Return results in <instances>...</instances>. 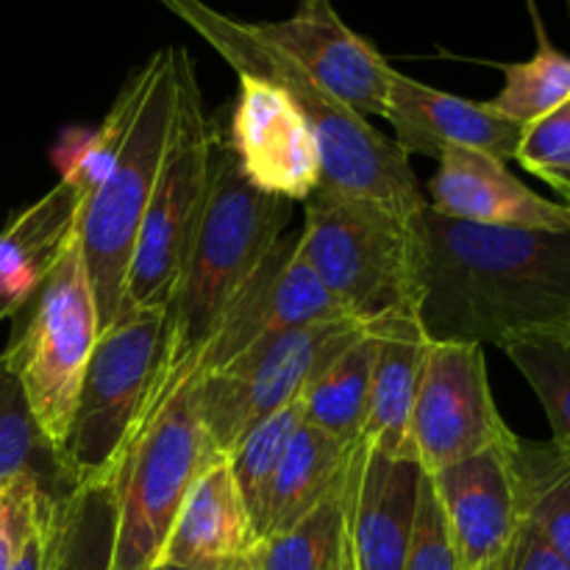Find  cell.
Returning a JSON list of instances; mask_svg holds the SVG:
<instances>
[{"instance_id":"cell-23","label":"cell","mask_w":570,"mask_h":570,"mask_svg":"<svg viewBox=\"0 0 570 570\" xmlns=\"http://www.w3.org/2000/svg\"><path fill=\"white\" fill-rule=\"evenodd\" d=\"M37 482L53 499L78 490L65 451L42 432L20 379L0 356V484Z\"/></svg>"},{"instance_id":"cell-15","label":"cell","mask_w":570,"mask_h":570,"mask_svg":"<svg viewBox=\"0 0 570 570\" xmlns=\"http://www.w3.org/2000/svg\"><path fill=\"white\" fill-rule=\"evenodd\" d=\"M423 471L404 456L360 443L343 484L345 543L354 570H404L417 515Z\"/></svg>"},{"instance_id":"cell-40","label":"cell","mask_w":570,"mask_h":570,"mask_svg":"<svg viewBox=\"0 0 570 570\" xmlns=\"http://www.w3.org/2000/svg\"><path fill=\"white\" fill-rule=\"evenodd\" d=\"M568 6H570V0H568Z\"/></svg>"},{"instance_id":"cell-36","label":"cell","mask_w":570,"mask_h":570,"mask_svg":"<svg viewBox=\"0 0 570 570\" xmlns=\"http://www.w3.org/2000/svg\"><path fill=\"white\" fill-rule=\"evenodd\" d=\"M17 309H20V304H17V301L3 298V295H0V321H6V317H14Z\"/></svg>"},{"instance_id":"cell-8","label":"cell","mask_w":570,"mask_h":570,"mask_svg":"<svg viewBox=\"0 0 570 570\" xmlns=\"http://www.w3.org/2000/svg\"><path fill=\"white\" fill-rule=\"evenodd\" d=\"M14 317V332L0 356L20 379L42 432L65 451L83 371L100 334L78 237Z\"/></svg>"},{"instance_id":"cell-38","label":"cell","mask_w":570,"mask_h":570,"mask_svg":"<svg viewBox=\"0 0 570 570\" xmlns=\"http://www.w3.org/2000/svg\"><path fill=\"white\" fill-rule=\"evenodd\" d=\"M154 570H184V568H173V566H159V568H154Z\"/></svg>"},{"instance_id":"cell-29","label":"cell","mask_w":570,"mask_h":570,"mask_svg":"<svg viewBox=\"0 0 570 570\" xmlns=\"http://www.w3.org/2000/svg\"><path fill=\"white\" fill-rule=\"evenodd\" d=\"M504 87L490 100L495 111L529 126L570 98V56L560 53L538 26V53L504 65Z\"/></svg>"},{"instance_id":"cell-33","label":"cell","mask_w":570,"mask_h":570,"mask_svg":"<svg viewBox=\"0 0 570 570\" xmlns=\"http://www.w3.org/2000/svg\"><path fill=\"white\" fill-rule=\"evenodd\" d=\"M404 570H460L454 543H451L449 527H445L443 507H440L434 484L426 473H423L421 490H417V515Z\"/></svg>"},{"instance_id":"cell-12","label":"cell","mask_w":570,"mask_h":570,"mask_svg":"<svg viewBox=\"0 0 570 570\" xmlns=\"http://www.w3.org/2000/svg\"><path fill=\"white\" fill-rule=\"evenodd\" d=\"M340 317H345V312L306 262L298 232H287L220 317L195 356L189 376L200 382L295 328Z\"/></svg>"},{"instance_id":"cell-22","label":"cell","mask_w":570,"mask_h":570,"mask_svg":"<svg viewBox=\"0 0 570 570\" xmlns=\"http://www.w3.org/2000/svg\"><path fill=\"white\" fill-rule=\"evenodd\" d=\"M351 451L354 449L304 423L289 440L276 476L267 488L265 504L254 527L256 540L287 532L309 512L326 504L332 495H337L345 484Z\"/></svg>"},{"instance_id":"cell-14","label":"cell","mask_w":570,"mask_h":570,"mask_svg":"<svg viewBox=\"0 0 570 570\" xmlns=\"http://www.w3.org/2000/svg\"><path fill=\"white\" fill-rule=\"evenodd\" d=\"M254 28L345 109L365 120L384 117L393 67L340 20L328 0H304L289 20L254 22Z\"/></svg>"},{"instance_id":"cell-3","label":"cell","mask_w":570,"mask_h":570,"mask_svg":"<svg viewBox=\"0 0 570 570\" xmlns=\"http://www.w3.org/2000/svg\"><path fill=\"white\" fill-rule=\"evenodd\" d=\"M178 20L200 33L237 72L262 78L293 98L304 111L321 145L323 187L379 200L404 217H421L426 198L417 184L410 156L384 137L365 117L345 109L340 100L323 92L306 70L287 53L273 48L256 33L254 22H239L220 14L204 0H159Z\"/></svg>"},{"instance_id":"cell-24","label":"cell","mask_w":570,"mask_h":570,"mask_svg":"<svg viewBox=\"0 0 570 570\" xmlns=\"http://www.w3.org/2000/svg\"><path fill=\"white\" fill-rule=\"evenodd\" d=\"M376 351V332L365 328V334L351 343L301 395L306 423L348 449H354L365 432Z\"/></svg>"},{"instance_id":"cell-4","label":"cell","mask_w":570,"mask_h":570,"mask_svg":"<svg viewBox=\"0 0 570 570\" xmlns=\"http://www.w3.org/2000/svg\"><path fill=\"white\" fill-rule=\"evenodd\" d=\"M301 248L345 317L373 326L421 306V217L379 200L317 187L304 200Z\"/></svg>"},{"instance_id":"cell-27","label":"cell","mask_w":570,"mask_h":570,"mask_svg":"<svg viewBox=\"0 0 570 570\" xmlns=\"http://www.w3.org/2000/svg\"><path fill=\"white\" fill-rule=\"evenodd\" d=\"M139 89H142V76L137 70L122 83L109 115L104 117V122L95 131H67L56 145L53 161L61 173V181L70 184L81 195V204L104 184L111 165L117 161L122 139H126L128 126H131L134 111H137Z\"/></svg>"},{"instance_id":"cell-25","label":"cell","mask_w":570,"mask_h":570,"mask_svg":"<svg viewBox=\"0 0 570 570\" xmlns=\"http://www.w3.org/2000/svg\"><path fill=\"white\" fill-rule=\"evenodd\" d=\"M518 521L529 523L570 566V460L554 443L512 440Z\"/></svg>"},{"instance_id":"cell-9","label":"cell","mask_w":570,"mask_h":570,"mask_svg":"<svg viewBox=\"0 0 570 570\" xmlns=\"http://www.w3.org/2000/svg\"><path fill=\"white\" fill-rule=\"evenodd\" d=\"M165 312L120 309L100 328L78 390L65 460L78 488L104 484L142 421L159 373Z\"/></svg>"},{"instance_id":"cell-2","label":"cell","mask_w":570,"mask_h":570,"mask_svg":"<svg viewBox=\"0 0 570 570\" xmlns=\"http://www.w3.org/2000/svg\"><path fill=\"white\" fill-rule=\"evenodd\" d=\"M293 206V200L256 189L226 139L217 142L209 200L187 267L165 309V343L148 406L159 404L189 376L195 356L220 317L254 278L273 245L289 232Z\"/></svg>"},{"instance_id":"cell-26","label":"cell","mask_w":570,"mask_h":570,"mask_svg":"<svg viewBox=\"0 0 570 570\" xmlns=\"http://www.w3.org/2000/svg\"><path fill=\"white\" fill-rule=\"evenodd\" d=\"M343 490L287 532L256 540L250 570H337L345 560Z\"/></svg>"},{"instance_id":"cell-1","label":"cell","mask_w":570,"mask_h":570,"mask_svg":"<svg viewBox=\"0 0 570 570\" xmlns=\"http://www.w3.org/2000/svg\"><path fill=\"white\" fill-rule=\"evenodd\" d=\"M421 317L429 340L504 345L570 337V232L493 228L423 209Z\"/></svg>"},{"instance_id":"cell-31","label":"cell","mask_w":570,"mask_h":570,"mask_svg":"<svg viewBox=\"0 0 570 570\" xmlns=\"http://www.w3.org/2000/svg\"><path fill=\"white\" fill-rule=\"evenodd\" d=\"M515 159L570 200V98L523 126Z\"/></svg>"},{"instance_id":"cell-20","label":"cell","mask_w":570,"mask_h":570,"mask_svg":"<svg viewBox=\"0 0 570 570\" xmlns=\"http://www.w3.org/2000/svg\"><path fill=\"white\" fill-rule=\"evenodd\" d=\"M376 332L379 351L371 382V410H367L362 443L387 456H406V429L415 404L417 379L429 351V334L417 315H393L367 326Z\"/></svg>"},{"instance_id":"cell-16","label":"cell","mask_w":570,"mask_h":570,"mask_svg":"<svg viewBox=\"0 0 570 570\" xmlns=\"http://www.w3.org/2000/svg\"><path fill=\"white\" fill-rule=\"evenodd\" d=\"M384 120L393 126L395 145L410 154L440 159L449 150H479L507 161L515 159L523 126L493 106L443 92L393 70Z\"/></svg>"},{"instance_id":"cell-7","label":"cell","mask_w":570,"mask_h":570,"mask_svg":"<svg viewBox=\"0 0 570 570\" xmlns=\"http://www.w3.org/2000/svg\"><path fill=\"white\" fill-rule=\"evenodd\" d=\"M217 142L220 134L204 111L195 65L187 50H181L170 137L148 209L139 223L120 309L165 312L170 304L209 200Z\"/></svg>"},{"instance_id":"cell-13","label":"cell","mask_w":570,"mask_h":570,"mask_svg":"<svg viewBox=\"0 0 570 570\" xmlns=\"http://www.w3.org/2000/svg\"><path fill=\"white\" fill-rule=\"evenodd\" d=\"M237 76L239 95L228 148L245 178L276 198L309 200L323 181L321 145L309 120L278 87L248 72Z\"/></svg>"},{"instance_id":"cell-34","label":"cell","mask_w":570,"mask_h":570,"mask_svg":"<svg viewBox=\"0 0 570 570\" xmlns=\"http://www.w3.org/2000/svg\"><path fill=\"white\" fill-rule=\"evenodd\" d=\"M493 570H570V566L529 523L518 521L515 532Z\"/></svg>"},{"instance_id":"cell-30","label":"cell","mask_w":570,"mask_h":570,"mask_svg":"<svg viewBox=\"0 0 570 570\" xmlns=\"http://www.w3.org/2000/svg\"><path fill=\"white\" fill-rule=\"evenodd\" d=\"M304 423V399H298L293 401V404L282 406L278 412H273V415H267L262 423H256V426L234 445L232 454L226 456L254 527L256 518H259L262 512V504H265L267 488H271L273 476H276L278 462H282L293 434L298 432Z\"/></svg>"},{"instance_id":"cell-37","label":"cell","mask_w":570,"mask_h":570,"mask_svg":"<svg viewBox=\"0 0 570 570\" xmlns=\"http://www.w3.org/2000/svg\"><path fill=\"white\" fill-rule=\"evenodd\" d=\"M337 570H354V568H351V557H348V549H345V560H343V566H340Z\"/></svg>"},{"instance_id":"cell-10","label":"cell","mask_w":570,"mask_h":570,"mask_svg":"<svg viewBox=\"0 0 570 570\" xmlns=\"http://www.w3.org/2000/svg\"><path fill=\"white\" fill-rule=\"evenodd\" d=\"M365 328L351 317L312 323L200 379L198 412L206 462L228 456L256 423L298 401L306 387L365 334Z\"/></svg>"},{"instance_id":"cell-11","label":"cell","mask_w":570,"mask_h":570,"mask_svg":"<svg viewBox=\"0 0 570 570\" xmlns=\"http://www.w3.org/2000/svg\"><path fill=\"white\" fill-rule=\"evenodd\" d=\"M512 438L495 406L482 345L432 340L406 429V456L434 476Z\"/></svg>"},{"instance_id":"cell-6","label":"cell","mask_w":570,"mask_h":570,"mask_svg":"<svg viewBox=\"0 0 570 570\" xmlns=\"http://www.w3.org/2000/svg\"><path fill=\"white\" fill-rule=\"evenodd\" d=\"M204 462L198 382L187 376L159 404L145 410L117 462L111 476L115 529L106 570L159 568L184 495Z\"/></svg>"},{"instance_id":"cell-17","label":"cell","mask_w":570,"mask_h":570,"mask_svg":"<svg viewBox=\"0 0 570 570\" xmlns=\"http://www.w3.org/2000/svg\"><path fill=\"white\" fill-rule=\"evenodd\" d=\"M512 440L429 476L443 507L460 570H493L515 532Z\"/></svg>"},{"instance_id":"cell-32","label":"cell","mask_w":570,"mask_h":570,"mask_svg":"<svg viewBox=\"0 0 570 570\" xmlns=\"http://www.w3.org/2000/svg\"><path fill=\"white\" fill-rule=\"evenodd\" d=\"M59 501L37 482L0 484V570H11L26 540L56 512Z\"/></svg>"},{"instance_id":"cell-35","label":"cell","mask_w":570,"mask_h":570,"mask_svg":"<svg viewBox=\"0 0 570 570\" xmlns=\"http://www.w3.org/2000/svg\"><path fill=\"white\" fill-rule=\"evenodd\" d=\"M61 504V501H59ZM56 515H59V507H56L53 515L26 540L22 551L17 554L11 570H53V540H56Z\"/></svg>"},{"instance_id":"cell-18","label":"cell","mask_w":570,"mask_h":570,"mask_svg":"<svg viewBox=\"0 0 570 570\" xmlns=\"http://www.w3.org/2000/svg\"><path fill=\"white\" fill-rule=\"evenodd\" d=\"M429 181V209L449 220L493 228L570 232V204L543 198L507 161L479 150H449Z\"/></svg>"},{"instance_id":"cell-5","label":"cell","mask_w":570,"mask_h":570,"mask_svg":"<svg viewBox=\"0 0 570 570\" xmlns=\"http://www.w3.org/2000/svg\"><path fill=\"white\" fill-rule=\"evenodd\" d=\"M181 50L161 48L139 67L142 89L120 154L104 184L78 212V245L92 284L100 328L120 315L139 223L148 209L170 137Z\"/></svg>"},{"instance_id":"cell-19","label":"cell","mask_w":570,"mask_h":570,"mask_svg":"<svg viewBox=\"0 0 570 570\" xmlns=\"http://www.w3.org/2000/svg\"><path fill=\"white\" fill-rule=\"evenodd\" d=\"M256 543L248 507L226 456L200 465L189 484L159 566L184 570H234Z\"/></svg>"},{"instance_id":"cell-28","label":"cell","mask_w":570,"mask_h":570,"mask_svg":"<svg viewBox=\"0 0 570 570\" xmlns=\"http://www.w3.org/2000/svg\"><path fill=\"white\" fill-rule=\"evenodd\" d=\"M501 351L534 390L551 423V443L570 460V337L532 334L510 340Z\"/></svg>"},{"instance_id":"cell-21","label":"cell","mask_w":570,"mask_h":570,"mask_svg":"<svg viewBox=\"0 0 570 570\" xmlns=\"http://www.w3.org/2000/svg\"><path fill=\"white\" fill-rule=\"evenodd\" d=\"M81 195L59 181L0 232V295L26 304L78 237Z\"/></svg>"},{"instance_id":"cell-39","label":"cell","mask_w":570,"mask_h":570,"mask_svg":"<svg viewBox=\"0 0 570 570\" xmlns=\"http://www.w3.org/2000/svg\"><path fill=\"white\" fill-rule=\"evenodd\" d=\"M234 570H250V568H248V560H245L243 566H237V568H234Z\"/></svg>"}]
</instances>
